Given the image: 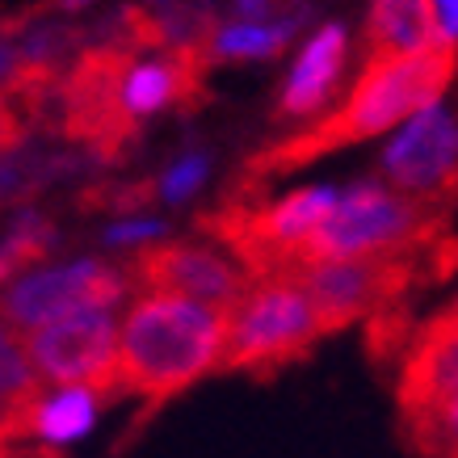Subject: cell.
Listing matches in <instances>:
<instances>
[{"label": "cell", "mask_w": 458, "mask_h": 458, "mask_svg": "<svg viewBox=\"0 0 458 458\" xmlns=\"http://www.w3.org/2000/svg\"><path fill=\"white\" fill-rule=\"evenodd\" d=\"M458 72V42H429L420 51L408 55H387V59H366L358 72L353 89L345 93V101L336 110L319 114L316 123L299 126L282 140L265 143L244 160L240 181H232L227 198H252V190L269 177L294 173V168L311 165L319 156L353 148V143L383 135L391 126L408 123L425 114L429 106L445 98V89Z\"/></svg>", "instance_id": "1"}, {"label": "cell", "mask_w": 458, "mask_h": 458, "mask_svg": "<svg viewBox=\"0 0 458 458\" xmlns=\"http://www.w3.org/2000/svg\"><path fill=\"white\" fill-rule=\"evenodd\" d=\"M227 307L140 294L118 324V391L165 403L219 370L227 345Z\"/></svg>", "instance_id": "2"}, {"label": "cell", "mask_w": 458, "mask_h": 458, "mask_svg": "<svg viewBox=\"0 0 458 458\" xmlns=\"http://www.w3.org/2000/svg\"><path fill=\"white\" fill-rule=\"evenodd\" d=\"M450 210L395 194L383 181H361L336 198L333 215L294 249L291 269H311L328 261H358V257H387V252H412L445 236Z\"/></svg>", "instance_id": "3"}, {"label": "cell", "mask_w": 458, "mask_h": 458, "mask_svg": "<svg viewBox=\"0 0 458 458\" xmlns=\"http://www.w3.org/2000/svg\"><path fill=\"white\" fill-rule=\"evenodd\" d=\"M319 336H328V328L303 282L291 274L261 278L227 316V345H223L219 370L269 378L282 366L307 358Z\"/></svg>", "instance_id": "4"}, {"label": "cell", "mask_w": 458, "mask_h": 458, "mask_svg": "<svg viewBox=\"0 0 458 458\" xmlns=\"http://www.w3.org/2000/svg\"><path fill=\"white\" fill-rule=\"evenodd\" d=\"M126 269H110L101 261L34 269L0 291V319L17 336H30L76 311H114L126 299Z\"/></svg>", "instance_id": "5"}, {"label": "cell", "mask_w": 458, "mask_h": 458, "mask_svg": "<svg viewBox=\"0 0 458 458\" xmlns=\"http://www.w3.org/2000/svg\"><path fill=\"white\" fill-rule=\"evenodd\" d=\"M26 358L42 387H93L101 395L118 391V316L76 311L38 333L21 336Z\"/></svg>", "instance_id": "6"}, {"label": "cell", "mask_w": 458, "mask_h": 458, "mask_svg": "<svg viewBox=\"0 0 458 458\" xmlns=\"http://www.w3.org/2000/svg\"><path fill=\"white\" fill-rule=\"evenodd\" d=\"M378 177L395 194L429 202L437 210L458 207V114L442 101L408 118L400 135L378 156Z\"/></svg>", "instance_id": "7"}, {"label": "cell", "mask_w": 458, "mask_h": 458, "mask_svg": "<svg viewBox=\"0 0 458 458\" xmlns=\"http://www.w3.org/2000/svg\"><path fill=\"white\" fill-rule=\"evenodd\" d=\"M126 282L140 294H181L198 303L232 307L249 294L252 278L223 249L198 244V240H152L140 244L126 261Z\"/></svg>", "instance_id": "8"}, {"label": "cell", "mask_w": 458, "mask_h": 458, "mask_svg": "<svg viewBox=\"0 0 458 458\" xmlns=\"http://www.w3.org/2000/svg\"><path fill=\"white\" fill-rule=\"evenodd\" d=\"M101 412V391L93 387H42L26 408L13 412L9 458H55L84 442Z\"/></svg>", "instance_id": "9"}, {"label": "cell", "mask_w": 458, "mask_h": 458, "mask_svg": "<svg viewBox=\"0 0 458 458\" xmlns=\"http://www.w3.org/2000/svg\"><path fill=\"white\" fill-rule=\"evenodd\" d=\"M445 403H458V328L429 316L412 328L395 378V408L403 417H425Z\"/></svg>", "instance_id": "10"}, {"label": "cell", "mask_w": 458, "mask_h": 458, "mask_svg": "<svg viewBox=\"0 0 458 458\" xmlns=\"http://www.w3.org/2000/svg\"><path fill=\"white\" fill-rule=\"evenodd\" d=\"M345 51H349L345 26L316 30V38L303 47V55L294 59L291 76L282 84V98H278L274 118H307V114H316L324 101L333 98L336 81H341Z\"/></svg>", "instance_id": "11"}, {"label": "cell", "mask_w": 458, "mask_h": 458, "mask_svg": "<svg viewBox=\"0 0 458 458\" xmlns=\"http://www.w3.org/2000/svg\"><path fill=\"white\" fill-rule=\"evenodd\" d=\"M437 26H433L429 0H370L366 13V59H387V55H408L437 42Z\"/></svg>", "instance_id": "12"}, {"label": "cell", "mask_w": 458, "mask_h": 458, "mask_svg": "<svg viewBox=\"0 0 458 458\" xmlns=\"http://www.w3.org/2000/svg\"><path fill=\"white\" fill-rule=\"evenodd\" d=\"M291 21H232V26H215L207 38L198 42V59L202 64H219V59H269L291 42Z\"/></svg>", "instance_id": "13"}, {"label": "cell", "mask_w": 458, "mask_h": 458, "mask_svg": "<svg viewBox=\"0 0 458 458\" xmlns=\"http://www.w3.org/2000/svg\"><path fill=\"white\" fill-rule=\"evenodd\" d=\"M38 391H42V383H38V375H34V366H30V358H26L21 336L0 319V412L13 417L17 408H26Z\"/></svg>", "instance_id": "14"}, {"label": "cell", "mask_w": 458, "mask_h": 458, "mask_svg": "<svg viewBox=\"0 0 458 458\" xmlns=\"http://www.w3.org/2000/svg\"><path fill=\"white\" fill-rule=\"evenodd\" d=\"M400 437L420 458H458V403H445L425 417H403Z\"/></svg>", "instance_id": "15"}, {"label": "cell", "mask_w": 458, "mask_h": 458, "mask_svg": "<svg viewBox=\"0 0 458 458\" xmlns=\"http://www.w3.org/2000/svg\"><path fill=\"white\" fill-rule=\"evenodd\" d=\"M51 240H55V227L47 219H21L13 232H9V240H4V252H9L17 265L38 261L42 252L51 249Z\"/></svg>", "instance_id": "16"}, {"label": "cell", "mask_w": 458, "mask_h": 458, "mask_svg": "<svg viewBox=\"0 0 458 458\" xmlns=\"http://www.w3.org/2000/svg\"><path fill=\"white\" fill-rule=\"evenodd\" d=\"M207 177V160L202 156H185L177 168H168L165 177L156 181L160 185V198H190Z\"/></svg>", "instance_id": "17"}, {"label": "cell", "mask_w": 458, "mask_h": 458, "mask_svg": "<svg viewBox=\"0 0 458 458\" xmlns=\"http://www.w3.org/2000/svg\"><path fill=\"white\" fill-rule=\"evenodd\" d=\"M433 26L445 42H458V0H429Z\"/></svg>", "instance_id": "18"}, {"label": "cell", "mask_w": 458, "mask_h": 458, "mask_svg": "<svg viewBox=\"0 0 458 458\" xmlns=\"http://www.w3.org/2000/svg\"><path fill=\"white\" fill-rule=\"evenodd\" d=\"M143 236H160V223H126V227H114L110 232V244H126V240H143Z\"/></svg>", "instance_id": "19"}, {"label": "cell", "mask_w": 458, "mask_h": 458, "mask_svg": "<svg viewBox=\"0 0 458 458\" xmlns=\"http://www.w3.org/2000/svg\"><path fill=\"white\" fill-rule=\"evenodd\" d=\"M433 316L442 319V324H450V328H458V294H454V299H450V303H445V307H437Z\"/></svg>", "instance_id": "20"}, {"label": "cell", "mask_w": 458, "mask_h": 458, "mask_svg": "<svg viewBox=\"0 0 458 458\" xmlns=\"http://www.w3.org/2000/svg\"><path fill=\"white\" fill-rule=\"evenodd\" d=\"M13 269H17V261L4 249H0V282H9V274H13Z\"/></svg>", "instance_id": "21"}]
</instances>
